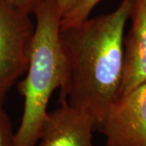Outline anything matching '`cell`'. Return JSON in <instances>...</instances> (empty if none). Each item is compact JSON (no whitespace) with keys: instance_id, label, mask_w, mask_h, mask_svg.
<instances>
[{"instance_id":"9","label":"cell","mask_w":146,"mask_h":146,"mask_svg":"<svg viewBox=\"0 0 146 146\" xmlns=\"http://www.w3.org/2000/svg\"><path fill=\"white\" fill-rule=\"evenodd\" d=\"M29 14H33L45 0H6Z\"/></svg>"},{"instance_id":"3","label":"cell","mask_w":146,"mask_h":146,"mask_svg":"<svg viewBox=\"0 0 146 146\" xmlns=\"http://www.w3.org/2000/svg\"><path fill=\"white\" fill-rule=\"evenodd\" d=\"M30 16L0 0V102L28 68L35 30Z\"/></svg>"},{"instance_id":"5","label":"cell","mask_w":146,"mask_h":146,"mask_svg":"<svg viewBox=\"0 0 146 146\" xmlns=\"http://www.w3.org/2000/svg\"><path fill=\"white\" fill-rule=\"evenodd\" d=\"M95 124L87 115L66 103L49 112L39 138L40 146H94Z\"/></svg>"},{"instance_id":"7","label":"cell","mask_w":146,"mask_h":146,"mask_svg":"<svg viewBox=\"0 0 146 146\" xmlns=\"http://www.w3.org/2000/svg\"><path fill=\"white\" fill-rule=\"evenodd\" d=\"M102 0H77L61 18V29L74 26L89 18L94 7Z\"/></svg>"},{"instance_id":"10","label":"cell","mask_w":146,"mask_h":146,"mask_svg":"<svg viewBox=\"0 0 146 146\" xmlns=\"http://www.w3.org/2000/svg\"><path fill=\"white\" fill-rule=\"evenodd\" d=\"M56 1H57L58 8L59 13L61 15V18L77 2V0H56Z\"/></svg>"},{"instance_id":"1","label":"cell","mask_w":146,"mask_h":146,"mask_svg":"<svg viewBox=\"0 0 146 146\" xmlns=\"http://www.w3.org/2000/svg\"><path fill=\"white\" fill-rule=\"evenodd\" d=\"M134 0H122L108 14L61 29L66 79L60 103L89 116L100 127L119 98L123 76L124 32Z\"/></svg>"},{"instance_id":"2","label":"cell","mask_w":146,"mask_h":146,"mask_svg":"<svg viewBox=\"0 0 146 146\" xmlns=\"http://www.w3.org/2000/svg\"><path fill=\"white\" fill-rule=\"evenodd\" d=\"M35 30L25 79L18 88L24 98V110L16 146H36L48 115L54 90L66 79V61L60 41L61 15L56 0H45L33 14Z\"/></svg>"},{"instance_id":"8","label":"cell","mask_w":146,"mask_h":146,"mask_svg":"<svg viewBox=\"0 0 146 146\" xmlns=\"http://www.w3.org/2000/svg\"><path fill=\"white\" fill-rule=\"evenodd\" d=\"M0 146H16L15 132L10 119L0 102Z\"/></svg>"},{"instance_id":"6","label":"cell","mask_w":146,"mask_h":146,"mask_svg":"<svg viewBox=\"0 0 146 146\" xmlns=\"http://www.w3.org/2000/svg\"><path fill=\"white\" fill-rule=\"evenodd\" d=\"M131 27L124 36L123 76L120 96L146 82V0H134Z\"/></svg>"},{"instance_id":"4","label":"cell","mask_w":146,"mask_h":146,"mask_svg":"<svg viewBox=\"0 0 146 146\" xmlns=\"http://www.w3.org/2000/svg\"><path fill=\"white\" fill-rule=\"evenodd\" d=\"M99 128L106 146H146V82L120 96Z\"/></svg>"}]
</instances>
